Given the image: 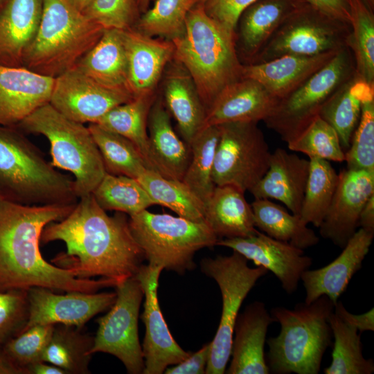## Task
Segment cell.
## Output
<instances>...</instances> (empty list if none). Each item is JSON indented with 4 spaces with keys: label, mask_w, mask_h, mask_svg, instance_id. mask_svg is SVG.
Here are the masks:
<instances>
[{
    "label": "cell",
    "mask_w": 374,
    "mask_h": 374,
    "mask_svg": "<svg viewBox=\"0 0 374 374\" xmlns=\"http://www.w3.org/2000/svg\"><path fill=\"white\" fill-rule=\"evenodd\" d=\"M55 240L63 241L66 251L52 262L78 278L100 276L118 284L135 276L145 258L127 216L121 212L109 216L91 193L80 197L64 219L44 228L40 242Z\"/></svg>",
    "instance_id": "obj_1"
},
{
    "label": "cell",
    "mask_w": 374,
    "mask_h": 374,
    "mask_svg": "<svg viewBox=\"0 0 374 374\" xmlns=\"http://www.w3.org/2000/svg\"><path fill=\"white\" fill-rule=\"evenodd\" d=\"M74 206H27L0 199V292L42 287L94 293L116 285L109 278H78L43 258L39 242L44 228L64 219Z\"/></svg>",
    "instance_id": "obj_2"
},
{
    "label": "cell",
    "mask_w": 374,
    "mask_h": 374,
    "mask_svg": "<svg viewBox=\"0 0 374 374\" xmlns=\"http://www.w3.org/2000/svg\"><path fill=\"white\" fill-rule=\"evenodd\" d=\"M172 42L173 57L192 78L206 112L226 86L242 78L235 34L211 19L201 0L189 11L184 33Z\"/></svg>",
    "instance_id": "obj_3"
},
{
    "label": "cell",
    "mask_w": 374,
    "mask_h": 374,
    "mask_svg": "<svg viewBox=\"0 0 374 374\" xmlns=\"http://www.w3.org/2000/svg\"><path fill=\"white\" fill-rule=\"evenodd\" d=\"M74 183L57 171L17 127L0 125V199L27 205H73Z\"/></svg>",
    "instance_id": "obj_4"
},
{
    "label": "cell",
    "mask_w": 374,
    "mask_h": 374,
    "mask_svg": "<svg viewBox=\"0 0 374 374\" xmlns=\"http://www.w3.org/2000/svg\"><path fill=\"white\" fill-rule=\"evenodd\" d=\"M335 303L323 295L294 309L276 307L270 314L280 325L279 334L267 340V364L276 374H318L323 354L331 343L328 317Z\"/></svg>",
    "instance_id": "obj_5"
},
{
    "label": "cell",
    "mask_w": 374,
    "mask_h": 374,
    "mask_svg": "<svg viewBox=\"0 0 374 374\" xmlns=\"http://www.w3.org/2000/svg\"><path fill=\"white\" fill-rule=\"evenodd\" d=\"M104 30L67 0H42L39 25L23 66L55 78L74 67Z\"/></svg>",
    "instance_id": "obj_6"
},
{
    "label": "cell",
    "mask_w": 374,
    "mask_h": 374,
    "mask_svg": "<svg viewBox=\"0 0 374 374\" xmlns=\"http://www.w3.org/2000/svg\"><path fill=\"white\" fill-rule=\"evenodd\" d=\"M17 127L24 133L41 134L48 139L51 164L74 175V189L78 198L91 194L107 173L89 127L68 118L49 103Z\"/></svg>",
    "instance_id": "obj_7"
},
{
    "label": "cell",
    "mask_w": 374,
    "mask_h": 374,
    "mask_svg": "<svg viewBox=\"0 0 374 374\" xmlns=\"http://www.w3.org/2000/svg\"><path fill=\"white\" fill-rule=\"evenodd\" d=\"M129 225L148 264L180 274L195 268L197 251L217 245L219 240L205 221L147 209L130 215Z\"/></svg>",
    "instance_id": "obj_8"
},
{
    "label": "cell",
    "mask_w": 374,
    "mask_h": 374,
    "mask_svg": "<svg viewBox=\"0 0 374 374\" xmlns=\"http://www.w3.org/2000/svg\"><path fill=\"white\" fill-rule=\"evenodd\" d=\"M355 73L353 54L346 46L296 89L279 99L263 121L289 142L319 115L329 98Z\"/></svg>",
    "instance_id": "obj_9"
},
{
    "label": "cell",
    "mask_w": 374,
    "mask_h": 374,
    "mask_svg": "<svg viewBox=\"0 0 374 374\" xmlns=\"http://www.w3.org/2000/svg\"><path fill=\"white\" fill-rule=\"evenodd\" d=\"M201 267L217 283L222 300L220 324L211 341L205 373L222 374L231 357L234 326L240 306L258 280L268 271L262 266L250 267L248 260L235 251L230 256L203 259Z\"/></svg>",
    "instance_id": "obj_10"
},
{
    "label": "cell",
    "mask_w": 374,
    "mask_h": 374,
    "mask_svg": "<svg viewBox=\"0 0 374 374\" xmlns=\"http://www.w3.org/2000/svg\"><path fill=\"white\" fill-rule=\"evenodd\" d=\"M350 32V24L331 18L307 2L280 25L249 64L285 55L312 56L338 51L348 46Z\"/></svg>",
    "instance_id": "obj_11"
},
{
    "label": "cell",
    "mask_w": 374,
    "mask_h": 374,
    "mask_svg": "<svg viewBox=\"0 0 374 374\" xmlns=\"http://www.w3.org/2000/svg\"><path fill=\"white\" fill-rule=\"evenodd\" d=\"M255 122L219 125L220 138L213 170L215 186L249 191L267 172L271 152Z\"/></svg>",
    "instance_id": "obj_12"
},
{
    "label": "cell",
    "mask_w": 374,
    "mask_h": 374,
    "mask_svg": "<svg viewBox=\"0 0 374 374\" xmlns=\"http://www.w3.org/2000/svg\"><path fill=\"white\" fill-rule=\"evenodd\" d=\"M115 287V302L105 315L97 319L98 327L91 353L111 354L123 362L128 373H143L145 364L139 338L138 317L144 292L136 276Z\"/></svg>",
    "instance_id": "obj_13"
},
{
    "label": "cell",
    "mask_w": 374,
    "mask_h": 374,
    "mask_svg": "<svg viewBox=\"0 0 374 374\" xmlns=\"http://www.w3.org/2000/svg\"><path fill=\"white\" fill-rule=\"evenodd\" d=\"M134 98L127 89L104 85L74 66L55 78L49 103L71 120L96 123L112 109Z\"/></svg>",
    "instance_id": "obj_14"
},
{
    "label": "cell",
    "mask_w": 374,
    "mask_h": 374,
    "mask_svg": "<svg viewBox=\"0 0 374 374\" xmlns=\"http://www.w3.org/2000/svg\"><path fill=\"white\" fill-rule=\"evenodd\" d=\"M27 294L28 317L20 332L37 324H62L82 328L95 315L111 308L116 299V292H67L66 294H57L42 287L29 288Z\"/></svg>",
    "instance_id": "obj_15"
},
{
    "label": "cell",
    "mask_w": 374,
    "mask_h": 374,
    "mask_svg": "<svg viewBox=\"0 0 374 374\" xmlns=\"http://www.w3.org/2000/svg\"><path fill=\"white\" fill-rule=\"evenodd\" d=\"M162 270L158 266L142 265L135 275L141 283L145 296L144 311L141 317L145 326L142 348L143 374H161L168 366L182 362L190 353L174 340L162 315L157 298Z\"/></svg>",
    "instance_id": "obj_16"
},
{
    "label": "cell",
    "mask_w": 374,
    "mask_h": 374,
    "mask_svg": "<svg viewBox=\"0 0 374 374\" xmlns=\"http://www.w3.org/2000/svg\"><path fill=\"white\" fill-rule=\"evenodd\" d=\"M374 195V172L346 168L339 173L337 188L319 228L322 238L343 248L359 227V218Z\"/></svg>",
    "instance_id": "obj_17"
},
{
    "label": "cell",
    "mask_w": 374,
    "mask_h": 374,
    "mask_svg": "<svg viewBox=\"0 0 374 374\" xmlns=\"http://www.w3.org/2000/svg\"><path fill=\"white\" fill-rule=\"evenodd\" d=\"M217 245L230 248L271 271L288 294L296 290L303 272L312 263V259L305 256L303 249L259 231L246 238L218 240Z\"/></svg>",
    "instance_id": "obj_18"
},
{
    "label": "cell",
    "mask_w": 374,
    "mask_h": 374,
    "mask_svg": "<svg viewBox=\"0 0 374 374\" xmlns=\"http://www.w3.org/2000/svg\"><path fill=\"white\" fill-rule=\"evenodd\" d=\"M54 81L24 66L0 64V125L17 127L48 103Z\"/></svg>",
    "instance_id": "obj_19"
},
{
    "label": "cell",
    "mask_w": 374,
    "mask_h": 374,
    "mask_svg": "<svg viewBox=\"0 0 374 374\" xmlns=\"http://www.w3.org/2000/svg\"><path fill=\"white\" fill-rule=\"evenodd\" d=\"M373 236V233L359 228L330 263L319 269L304 271L301 277L305 291L304 303L310 304L326 295L335 304L353 275L362 267Z\"/></svg>",
    "instance_id": "obj_20"
},
{
    "label": "cell",
    "mask_w": 374,
    "mask_h": 374,
    "mask_svg": "<svg viewBox=\"0 0 374 374\" xmlns=\"http://www.w3.org/2000/svg\"><path fill=\"white\" fill-rule=\"evenodd\" d=\"M122 32L128 90L134 98L154 96L165 66L174 56V44L172 41L155 39L132 28Z\"/></svg>",
    "instance_id": "obj_21"
},
{
    "label": "cell",
    "mask_w": 374,
    "mask_h": 374,
    "mask_svg": "<svg viewBox=\"0 0 374 374\" xmlns=\"http://www.w3.org/2000/svg\"><path fill=\"white\" fill-rule=\"evenodd\" d=\"M275 321L262 302L255 301L238 314L234 326L228 374H268L265 355L267 329Z\"/></svg>",
    "instance_id": "obj_22"
},
{
    "label": "cell",
    "mask_w": 374,
    "mask_h": 374,
    "mask_svg": "<svg viewBox=\"0 0 374 374\" xmlns=\"http://www.w3.org/2000/svg\"><path fill=\"white\" fill-rule=\"evenodd\" d=\"M278 100L256 80L240 78L217 96L206 112L204 127L264 121Z\"/></svg>",
    "instance_id": "obj_23"
},
{
    "label": "cell",
    "mask_w": 374,
    "mask_h": 374,
    "mask_svg": "<svg viewBox=\"0 0 374 374\" xmlns=\"http://www.w3.org/2000/svg\"><path fill=\"white\" fill-rule=\"evenodd\" d=\"M310 160L278 148L271 153L268 169L249 190L255 199H275L292 213L300 215Z\"/></svg>",
    "instance_id": "obj_24"
},
{
    "label": "cell",
    "mask_w": 374,
    "mask_h": 374,
    "mask_svg": "<svg viewBox=\"0 0 374 374\" xmlns=\"http://www.w3.org/2000/svg\"><path fill=\"white\" fill-rule=\"evenodd\" d=\"M305 3L306 0H257L247 7L239 18L235 33L240 61L251 63L280 25Z\"/></svg>",
    "instance_id": "obj_25"
},
{
    "label": "cell",
    "mask_w": 374,
    "mask_h": 374,
    "mask_svg": "<svg viewBox=\"0 0 374 374\" xmlns=\"http://www.w3.org/2000/svg\"><path fill=\"white\" fill-rule=\"evenodd\" d=\"M148 126L151 170L164 177L182 181L189 165L190 146L175 132L170 114L161 99L150 107Z\"/></svg>",
    "instance_id": "obj_26"
},
{
    "label": "cell",
    "mask_w": 374,
    "mask_h": 374,
    "mask_svg": "<svg viewBox=\"0 0 374 374\" xmlns=\"http://www.w3.org/2000/svg\"><path fill=\"white\" fill-rule=\"evenodd\" d=\"M338 51L312 56L285 55L262 63L242 64V78L256 80L279 100L300 86Z\"/></svg>",
    "instance_id": "obj_27"
},
{
    "label": "cell",
    "mask_w": 374,
    "mask_h": 374,
    "mask_svg": "<svg viewBox=\"0 0 374 374\" xmlns=\"http://www.w3.org/2000/svg\"><path fill=\"white\" fill-rule=\"evenodd\" d=\"M42 11V0H6L0 4V64L23 66Z\"/></svg>",
    "instance_id": "obj_28"
},
{
    "label": "cell",
    "mask_w": 374,
    "mask_h": 374,
    "mask_svg": "<svg viewBox=\"0 0 374 374\" xmlns=\"http://www.w3.org/2000/svg\"><path fill=\"white\" fill-rule=\"evenodd\" d=\"M205 222L217 238H246L258 231L244 192L229 186H215L205 205Z\"/></svg>",
    "instance_id": "obj_29"
},
{
    "label": "cell",
    "mask_w": 374,
    "mask_h": 374,
    "mask_svg": "<svg viewBox=\"0 0 374 374\" xmlns=\"http://www.w3.org/2000/svg\"><path fill=\"white\" fill-rule=\"evenodd\" d=\"M123 30L107 28L75 66L94 80L114 88H127V63Z\"/></svg>",
    "instance_id": "obj_30"
},
{
    "label": "cell",
    "mask_w": 374,
    "mask_h": 374,
    "mask_svg": "<svg viewBox=\"0 0 374 374\" xmlns=\"http://www.w3.org/2000/svg\"><path fill=\"white\" fill-rule=\"evenodd\" d=\"M163 90L166 107L177 121L182 138L189 145L204 127L206 115L195 84L186 69L175 67L166 78Z\"/></svg>",
    "instance_id": "obj_31"
},
{
    "label": "cell",
    "mask_w": 374,
    "mask_h": 374,
    "mask_svg": "<svg viewBox=\"0 0 374 374\" xmlns=\"http://www.w3.org/2000/svg\"><path fill=\"white\" fill-rule=\"evenodd\" d=\"M371 95H374V84L367 83L355 73L319 111V115L336 130L345 152L359 121L362 102Z\"/></svg>",
    "instance_id": "obj_32"
},
{
    "label": "cell",
    "mask_w": 374,
    "mask_h": 374,
    "mask_svg": "<svg viewBox=\"0 0 374 374\" xmlns=\"http://www.w3.org/2000/svg\"><path fill=\"white\" fill-rule=\"evenodd\" d=\"M251 206L256 229L267 235L303 250L319 242L300 215L290 213L268 199H255Z\"/></svg>",
    "instance_id": "obj_33"
},
{
    "label": "cell",
    "mask_w": 374,
    "mask_h": 374,
    "mask_svg": "<svg viewBox=\"0 0 374 374\" xmlns=\"http://www.w3.org/2000/svg\"><path fill=\"white\" fill-rule=\"evenodd\" d=\"M93 341L94 337L83 332L82 328L55 325L44 350L42 362L57 366L67 374L90 373L89 364Z\"/></svg>",
    "instance_id": "obj_34"
},
{
    "label": "cell",
    "mask_w": 374,
    "mask_h": 374,
    "mask_svg": "<svg viewBox=\"0 0 374 374\" xmlns=\"http://www.w3.org/2000/svg\"><path fill=\"white\" fill-rule=\"evenodd\" d=\"M154 101V96L135 97L114 107L96 123L133 143L143 156L148 170H151V167L147 126Z\"/></svg>",
    "instance_id": "obj_35"
},
{
    "label": "cell",
    "mask_w": 374,
    "mask_h": 374,
    "mask_svg": "<svg viewBox=\"0 0 374 374\" xmlns=\"http://www.w3.org/2000/svg\"><path fill=\"white\" fill-rule=\"evenodd\" d=\"M138 181L157 205L171 209L178 216L205 221V204L182 181L168 179L147 169Z\"/></svg>",
    "instance_id": "obj_36"
},
{
    "label": "cell",
    "mask_w": 374,
    "mask_h": 374,
    "mask_svg": "<svg viewBox=\"0 0 374 374\" xmlns=\"http://www.w3.org/2000/svg\"><path fill=\"white\" fill-rule=\"evenodd\" d=\"M219 138L218 125L206 126L195 136L189 144L191 157L182 181L205 205L215 188L213 170Z\"/></svg>",
    "instance_id": "obj_37"
},
{
    "label": "cell",
    "mask_w": 374,
    "mask_h": 374,
    "mask_svg": "<svg viewBox=\"0 0 374 374\" xmlns=\"http://www.w3.org/2000/svg\"><path fill=\"white\" fill-rule=\"evenodd\" d=\"M105 211H116L130 216L157 205L137 179L107 172L91 193Z\"/></svg>",
    "instance_id": "obj_38"
},
{
    "label": "cell",
    "mask_w": 374,
    "mask_h": 374,
    "mask_svg": "<svg viewBox=\"0 0 374 374\" xmlns=\"http://www.w3.org/2000/svg\"><path fill=\"white\" fill-rule=\"evenodd\" d=\"M335 339L332 361L325 374H371L374 362L362 354L361 335L358 330L344 323L333 312L328 317Z\"/></svg>",
    "instance_id": "obj_39"
},
{
    "label": "cell",
    "mask_w": 374,
    "mask_h": 374,
    "mask_svg": "<svg viewBox=\"0 0 374 374\" xmlns=\"http://www.w3.org/2000/svg\"><path fill=\"white\" fill-rule=\"evenodd\" d=\"M88 127L107 172L137 179L148 169L141 152L130 140L96 123H89Z\"/></svg>",
    "instance_id": "obj_40"
},
{
    "label": "cell",
    "mask_w": 374,
    "mask_h": 374,
    "mask_svg": "<svg viewBox=\"0 0 374 374\" xmlns=\"http://www.w3.org/2000/svg\"><path fill=\"white\" fill-rule=\"evenodd\" d=\"M300 216L318 227L334 196L339 174L329 161L311 158Z\"/></svg>",
    "instance_id": "obj_41"
},
{
    "label": "cell",
    "mask_w": 374,
    "mask_h": 374,
    "mask_svg": "<svg viewBox=\"0 0 374 374\" xmlns=\"http://www.w3.org/2000/svg\"><path fill=\"white\" fill-rule=\"evenodd\" d=\"M351 32L348 46L351 49L357 74L374 84V15L362 0H350Z\"/></svg>",
    "instance_id": "obj_42"
},
{
    "label": "cell",
    "mask_w": 374,
    "mask_h": 374,
    "mask_svg": "<svg viewBox=\"0 0 374 374\" xmlns=\"http://www.w3.org/2000/svg\"><path fill=\"white\" fill-rule=\"evenodd\" d=\"M200 0H157L154 6L138 20L136 30L152 37L172 40L185 30L186 17Z\"/></svg>",
    "instance_id": "obj_43"
},
{
    "label": "cell",
    "mask_w": 374,
    "mask_h": 374,
    "mask_svg": "<svg viewBox=\"0 0 374 374\" xmlns=\"http://www.w3.org/2000/svg\"><path fill=\"white\" fill-rule=\"evenodd\" d=\"M287 144L291 151L303 153L309 159L345 161V152L336 130L319 115Z\"/></svg>",
    "instance_id": "obj_44"
},
{
    "label": "cell",
    "mask_w": 374,
    "mask_h": 374,
    "mask_svg": "<svg viewBox=\"0 0 374 374\" xmlns=\"http://www.w3.org/2000/svg\"><path fill=\"white\" fill-rule=\"evenodd\" d=\"M347 168L374 172V95L362 102L361 116L345 152Z\"/></svg>",
    "instance_id": "obj_45"
},
{
    "label": "cell",
    "mask_w": 374,
    "mask_h": 374,
    "mask_svg": "<svg viewBox=\"0 0 374 374\" xmlns=\"http://www.w3.org/2000/svg\"><path fill=\"white\" fill-rule=\"evenodd\" d=\"M55 325L33 326L10 339L2 347L3 353L26 374V368L42 361L44 350L51 339Z\"/></svg>",
    "instance_id": "obj_46"
},
{
    "label": "cell",
    "mask_w": 374,
    "mask_h": 374,
    "mask_svg": "<svg viewBox=\"0 0 374 374\" xmlns=\"http://www.w3.org/2000/svg\"><path fill=\"white\" fill-rule=\"evenodd\" d=\"M28 317L27 290L0 292V349L22 330Z\"/></svg>",
    "instance_id": "obj_47"
},
{
    "label": "cell",
    "mask_w": 374,
    "mask_h": 374,
    "mask_svg": "<svg viewBox=\"0 0 374 374\" xmlns=\"http://www.w3.org/2000/svg\"><path fill=\"white\" fill-rule=\"evenodd\" d=\"M135 0H93L83 12L105 29L132 28L136 15Z\"/></svg>",
    "instance_id": "obj_48"
},
{
    "label": "cell",
    "mask_w": 374,
    "mask_h": 374,
    "mask_svg": "<svg viewBox=\"0 0 374 374\" xmlns=\"http://www.w3.org/2000/svg\"><path fill=\"white\" fill-rule=\"evenodd\" d=\"M257 0H201L206 13L231 33L235 34L243 11Z\"/></svg>",
    "instance_id": "obj_49"
},
{
    "label": "cell",
    "mask_w": 374,
    "mask_h": 374,
    "mask_svg": "<svg viewBox=\"0 0 374 374\" xmlns=\"http://www.w3.org/2000/svg\"><path fill=\"white\" fill-rule=\"evenodd\" d=\"M211 350V341L198 351L190 353L182 362L167 368L166 374H203L205 373Z\"/></svg>",
    "instance_id": "obj_50"
},
{
    "label": "cell",
    "mask_w": 374,
    "mask_h": 374,
    "mask_svg": "<svg viewBox=\"0 0 374 374\" xmlns=\"http://www.w3.org/2000/svg\"><path fill=\"white\" fill-rule=\"evenodd\" d=\"M334 312L347 325L356 328L359 332L374 330V309L361 314L349 312L341 301L335 304Z\"/></svg>",
    "instance_id": "obj_51"
},
{
    "label": "cell",
    "mask_w": 374,
    "mask_h": 374,
    "mask_svg": "<svg viewBox=\"0 0 374 374\" xmlns=\"http://www.w3.org/2000/svg\"><path fill=\"white\" fill-rule=\"evenodd\" d=\"M306 1L326 15L350 24V0H306Z\"/></svg>",
    "instance_id": "obj_52"
},
{
    "label": "cell",
    "mask_w": 374,
    "mask_h": 374,
    "mask_svg": "<svg viewBox=\"0 0 374 374\" xmlns=\"http://www.w3.org/2000/svg\"><path fill=\"white\" fill-rule=\"evenodd\" d=\"M359 227L374 233V195L368 199L361 211Z\"/></svg>",
    "instance_id": "obj_53"
},
{
    "label": "cell",
    "mask_w": 374,
    "mask_h": 374,
    "mask_svg": "<svg viewBox=\"0 0 374 374\" xmlns=\"http://www.w3.org/2000/svg\"><path fill=\"white\" fill-rule=\"evenodd\" d=\"M26 374H67L62 368L45 362H37L26 368Z\"/></svg>",
    "instance_id": "obj_54"
},
{
    "label": "cell",
    "mask_w": 374,
    "mask_h": 374,
    "mask_svg": "<svg viewBox=\"0 0 374 374\" xmlns=\"http://www.w3.org/2000/svg\"><path fill=\"white\" fill-rule=\"evenodd\" d=\"M0 374H24V371L15 365L0 349Z\"/></svg>",
    "instance_id": "obj_55"
},
{
    "label": "cell",
    "mask_w": 374,
    "mask_h": 374,
    "mask_svg": "<svg viewBox=\"0 0 374 374\" xmlns=\"http://www.w3.org/2000/svg\"><path fill=\"white\" fill-rule=\"evenodd\" d=\"M71 5L82 12L90 6L93 0H67Z\"/></svg>",
    "instance_id": "obj_56"
},
{
    "label": "cell",
    "mask_w": 374,
    "mask_h": 374,
    "mask_svg": "<svg viewBox=\"0 0 374 374\" xmlns=\"http://www.w3.org/2000/svg\"><path fill=\"white\" fill-rule=\"evenodd\" d=\"M136 5L142 11H146L150 0H135Z\"/></svg>",
    "instance_id": "obj_57"
},
{
    "label": "cell",
    "mask_w": 374,
    "mask_h": 374,
    "mask_svg": "<svg viewBox=\"0 0 374 374\" xmlns=\"http://www.w3.org/2000/svg\"><path fill=\"white\" fill-rule=\"evenodd\" d=\"M366 6L373 11L374 9V0H362Z\"/></svg>",
    "instance_id": "obj_58"
},
{
    "label": "cell",
    "mask_w": 374,
    "mask_h": 374,
    "mask_svg": "<svg viewBox=\"0 0 374 374\" xmlns=\"http://www.w3.org/2000/svg\"><path fill=\"white\" fill-rule=\"evenodd\" d=\"M6 0H0V4L3 3L4 1H6Z\"/></svg>",
    "instance_id": "obj_59"
}]
</instances>
